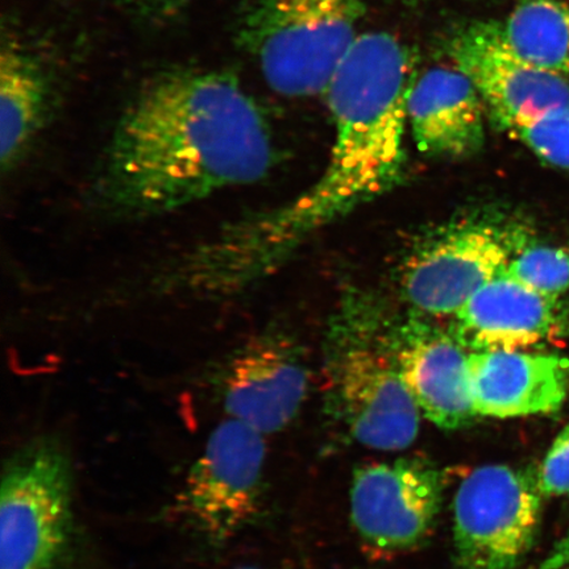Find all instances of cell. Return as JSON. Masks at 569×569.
I'll return each instance as SVG.
<instances>
[{
    "label": "cell",
    "instance_id": "obj_4",
    "mask_svg": "<svg viewBox=\"0 0 569 569\" xmlns=\"http://www.w3.org/2000/svg\"><path fill=\"white\" fill-rule=\"evenodd\" d=\"M73 468L51 436L6 460L0 489V569H59L74 539Z\"/></svg>",
    "mask_w": 569,
    "mask_h": 569
},
{
    "label": "cell",
    "instance_id": "obj_19",
    "mask_svg": "<svg viewBox=\"0 0 569 569\" xmlns=\"http://www.w3.org/2000/svg\"><path fill=\"white\" fill-rule=\"evenodd\" d=\"M510 133L539 160L569 170V107L547 113Z\"/></svg>",
    "mask_w": 569,
    "mask_h": 569
},
{
    "label": "cell",
    "instance_id": "obj_5",
    "mask_svg": "<svg viewBox=\"0 0 569 569\" xmlns=\"http://www.w3.org/2000/svg\"><path fill=\"white\" fill-rule=\"evenodd\" d=\"M538 472L508 465L475 468L453 498L457 569H516L539 528Z\"/></svg>",
    "mask_w": 569,
    "mask_h": 569
},
{
    "label": "cell",
    "instance_id": "obj_3",
    "mask_svg": "<svg viewBox=\"0 0 569 569\" xmlns=\"http://www.w3.org/2000/svg\"><path fill=\"white\" fill-rule=\"evenodd\" d=\"M365 12L362 0H244L234 39L279 94H326Z\"/></svg>",
    "mask_w": 569,
    "mask_h": 569
},
{
    "label": "cell",
    "instance_id": "obj_20",
    "mask_svg": "<svg viewBox=\"0 0 569 569\" xmlns=\"http://www.w3.org/2000/svg\"><path fill=\"white\" fill-rule=\"evenodd\" d=\"M537 472L543 496H569V425L553 440Z\"/></svg>",
    "mask_w": 569,
    "mask_h": 569
},
{
    "label": "cell",
    "instance_id": "obj_12",
    "mask_svg": "<svg viewBox=\"0 0 569 569\" xmlns=\"http://www.w3.org/2000/svg\"><path fill=\"white\" fill-rule=\"evenodd\" d=\"M565 327L559 298L501 274L455 315L451 336L472 352L515 351L558 337Z\"/></svg>",
    "mask_w": 569,
    "mask_h": 569
},
{
    "label": "cell",
    "instance_id": "obj_8",
    "mask_svg": "<svg viewBox=\"0 0 569 569\" xmlns=\"http://www.w3.org/2000/svg\"><path fill=\"white\" fill-rule=\"evenodd\" d=\"M445 488L442 469L421 457L356 468L351 521L362 549L381 560L421 547L436 528Z\"/></svg>",
    "mask_w": 569,
    "mask_h": 569
},
{
    "label": "cell",
    "instance_id": "obj_11",
    "mask_svg": "<svg viewBox=\"0 0 569 569\" xmlns=\"http://www.w3.org/2000/svg\"><path fill=\"white\" fill-rule=\"evenodd\" d=\"M212 382L229 418L267 436L293 421L309 377L296 347L281 333L266 331L238 347Z\"/></svg>",
    "mask_w": 569,
    "mask_h": 569
},
{
    "label": "cell",
    "instance_id": "obj_18",
    "mask_svg": "<svg viewBox=\"0 0 569 569\" xmlns=\"http://www.w3.org/2000/svg\"><path fill=\"white\" fill-rule=\"evenodd\" d=\"M503 274L540 295L559 298L569 290V253L549 246L522 247Z\"/></svg>",
    "mask_w": 569,
    "mask_h": 569
},
{
    "label": "cell",
    "instance_id": "obj_15",
    "mask_svg": "<svg viewBox=\"0 0 569 569\" xmlns=\"http://www.w3.org/2000/svg\"><path fill=\"white\" fill-rule=\"evenodd\" d=\"M487 113L478 89L455 67L427 70L412 84L409 124L426 154L466 159L480 152Z\"/></svg>",
    "mask_w": 569,
    "mask_h": 569
},
{
    "label": "cell",
    "instance_id": "obj_16",
    "mask_svg": "<svg viewBox=\"0 0 569 569\" xmlns=\"http://www.w3.org/2000/svg\"><path fill=\"white\" fill-rule=\"evenodd\" d=\"M51 63L16 32H4L0 52V162L11 173L51 119L56 99Z\"/></svg>",
    "mask_w": 569,
    "mask_h": 569
},
{
    "label": "cell",
    "instance_id": "obj_13",
    "mask_svg": "<svg viewBox=\"0 0 569 569\" xmlns=\"http://www.w3.org/2000/svg\"><path fill=\"white\" fill-rule=\"evenodd\" d=\"M468 380L478 417L550 415L569 391V360L559 355L515 351L471 352Z\"/></svg>",
    "mask_w": 569,
    "mask_h": 569
},
{
    "label": "cell",
    "instance_id": "obj_2",
    "mask_svg": "<svg viewBox=\"0 0 569 569\" xmlns=\"http://www.w3.org/2000/svg\"><path fill=\"white\" fill-rule=\"evenodd\" d=\"M416 80L412 54L393 34L356 39L326 91L337 134L325 173L293 201L220 226L219 253L240 280L259 284L312 232L401 180Z\"/></svg>",
    "mask_w": 569,
    "mask_h": 569
},
{
    "label": "cell",
    "instance_id": "obj_17",
    "mask_svg": "<svg viewBox=\"0 0 569 569\" xmlns=\"http://www.w3.org/2000/svg\"><path fill=\"white\" fill-rule=\"evenodd\" d=\"M505 39L531 66L569 76V4L521 0L502 24Z\"/></svg>",
    "mask_w": 569,
    "mask_h": 569
},
{
    "label": "cell",
    "instance_id": "obj_14",
    "mask_svg": "<svg viewBox=\"0 0 569 569\" xmlns=\"http://www.w3.org/2000/svg\"><path fill=\"white\" fill-rule=\"evenodd\" d=\"M391 341L405 386L430 422L458 430L478 418L469 389L468 355L457 339L409 326Z\"/></svg>",
    "mask_w": 569,
    "mask_h": 569
},
{
    "label": "cell",
    "instance_id": "obj_10",
    "mask_svg": "<svg viewBox=\"0 0 569 569\" xmlns=\"http://www.w3.org/2000/svg\"><path fill=\"white\" fill-rule=\"evenodd\" d=\"M522 247L516 232L502 227H453L412 256L405 270V295L426 315L455 316L480 289L505 273Z\"/></svg>",
    "mask_w": 569,
    "mask_h": 569
},
{
    "label": "cell",
    "instance_id": "obj_23",
    "mask_svg": "<svg viewBox=\"0 0 569 569\" xmlns=\"http://www.w3.org/2000/svg\"><path fill=\"white\" fill-rule=\"evenodd\" d=\"M402 2L409 3V4H418V3L433 2V0H402Z\"/></svg>",
    "mask_w": 569,
    "mask_h": 569
},
{
    "label": "cell",
    "instance_id": "obj_6",
    "mask_svg": "<svg viewBox=\"0 0 569 569\" xmlns=\"http://www.w3.org/2000/svg\"><path fill=\"white\" fill-rule=\"evenodd\" d=\"M264 436L227 418L190 468L177 515L203 543L219 549L258 517L264 492Z\"/></svg>",
    "mask_w": 569,
    "mask_h": 569
},
{
    "label": "cell",
    "instance_id": "obj_7",
    "mask_svg": "<svg viewBox=\"0 0 569 569\" xmlns=\"http://www.w3.org/2000/svg\"><path fill=\"white\" fill-rule=\"evenodd\" d=\"M332 395L356 442L380 451L407 450L421 410L398 368L393 341L360 327L341 333L330 359Z\"/></svg>",
    "mask_w": 569,
    "mask_h": 569
},
{
    "label": "cell",
    "instance_id": "obj_21",
    "mask_svg": "<svg viewBox=\"0 0 569 569\" xmlns=\"http://www.w3.org/2000/svg\"><path fill=\"white\" fill-rule=\"evenodd\" d=\"M130 16L149 23H166L180 17L191 0H111Z\"/></svg>",
    "mask_w": 569,
    "mask_h": 569
},
{
    "label": "cell",
    "instance_id": "obj_22",
    "mask_svg": "<svg viewBox=\"0 0 569 569\" xmlns=\"http://www.w3.org/2000/svg\"><path fill=\"white\" fill-rule=\"evenodd\" d=\"M234 569H276V568H272V567H267V566H260V565H243V566H239Z\"/></svg>",
    "mask_w": 569,
    "mask_h": 569
},
{
    "label": "cell",
    "instance_id": "obj_1",
    "mask_svg": "<svg viewBox=\"0 0 569 569\" xmlns=\"http://www.w3.org/2000/svg\"><path fill=\"white\" fill-rule=\"evenodd\" d=\"M276 159L264 112L237 77L167 70L120 116L84 203L103 222H142L258 183Z\"/></svg>",
    "mask_w": 569,
    "mask_h": 569
},
{
    "label": "cell",
    "instance_id": "obj_9",
    "mask_svg": "<svg viewBox=\"0 0 569 569\" xmlns=\"http://www.w3.org/2000/svg\"><path fill=\"white\" fill-rule=\"evenodd\" d=\"M452 67L478 89L497 127L513 132L569 107V81L531 66L505 39L497 21H473L455 32L447 47Z\"/></svg>",
    "mask_w": 569,
    "mask_h": 569
}]
</instances>
